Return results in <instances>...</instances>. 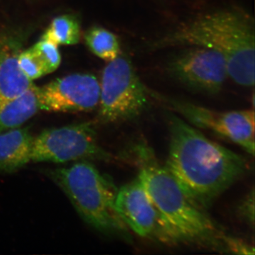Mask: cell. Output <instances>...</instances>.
<instances>
[{
    "mask_svg": "<svg viewBox=\"0 0 255 255\" xmlns=\"http://www.w3.org/2000/svg\"><path fill=\"white\" fill-rule=\"evenodd\" d=\"M168 155L164 166L188 197L208 209L225 191L244 176V157L210 140L187 121L167 116Z\"/></svg>",
    "mask_w": 255,
    "mask_h": 255,
    "instance_id": "cell-1",
    "label": "cell"
},
{
    "mask_svg": "<svg viewBox=\"0 0 255 255\" xmlns=\"http://www.w3.org/2000/svg\"><path fill=\"white\" fill-rule=\"evenodd\" d=\"M255 28L244 10L228 8L194 18L151 43L152 49L201 46L226 60L228 77L241 86L255 85Z\"/></svg>",
    "mask_w": 255,
    "mask_h": 255,
    "instance_id": "cell-2",
    "label": "cell"
},
{
    "mask_svg": "<svg viewBox=\"0 0 255 255\" xmlns=\"http://www.w3.org/2000/svg\"><path fill=\"white\" fill-rule=\"evenodd\" d=\"M140 179L152 204L158 211L174 244H196L222 252L224 233L191 201L153 151L147 145L134 147Z\"/></svg>",
    "mask_w": 255,
    "mask_h": 255,
    "instance_id": "cell-3",
    "label": "cell"
},
{
    "mask_svg": "<svg viewBox=\"0 0 255 255\" xmlns=\"http://www.w3.org/2000/svg\"><path fill=\"white\" fill-rule=\"evenodd\" d=\"M51 177L90 226L101 233L130 240L128 227L116 210L118 189L95 166L82 161L55 169L51 172Z\"/></svg>",
    "mask_w": 255,
    "mask_h": 255,
    "instance_id": "cell-4",
    "label": "cell"
},
{
    "mask_svg": "<svg viewBox=\"0 0 255 255\" xmlns=\"http://www.w3.org/2000/svg\"><path fill=\"white\" fill-rule=\"evenodd\" d=\"M108 63L100 82L98 120L104 124L117 123L138 117L150 105V90L125 55Z\"/></svg>",
    "mask_w": 255,
    "mask_h": 255,
    "instance_id": "cell-5",
    "label": "cell"
},
{
    "mask_svg": "<svg viewBox=\"0 0 255 255\" xmlns=\"http://www.w3.org/2000/svg\"><path fill=\"white\" fill-rule=\"evenodd\" d=\"M91 122L47 129L33 139L32 162L64 163L78 159L110 160Z\"/></svg>",
    "mask_w": 255,
    "mask_h": 255,
    "instance_id": "cell-6",
    "label": "cell"
},
{
    "mask_svg": "<svg viewBox=\"0 0 255 255\" xmlns=\"http://www.w3.org/2000/svg\"><path fill=\"white\" fill-rule=\"evenodd\" d=\"M150 96L182 115L194 127L211 130L241 146L251 155H254V110L218 112L189 102L168 98L152 91H150Z\"/></svg>",
    "mask_w": 255,
    "mask_h": 255,
    "instance_id": "cell-7",
    "label": "cell"
},
{
    "mask_svg": "<svg viewBox=\"0 0 255 255\" xmlns=\"http://www.w3.org/2000/svg\"><path fill=\"white\" fill-rule=\"evenodd\" d=\"M167 70L184 85L207 94L220 92L228 77L222 55L205 47L189 46L170 60Z\"/></svg>",
    "mask_w": 255,
    "mask_h": 255,
    "instance_id": "cell-8",
    "label": "cell"
},
{
    "mask_svg": "<svg viewBox=\"0 0 255 255\" xmlns=\"http://www.w3.org/2000/svg\"><path fill=\"white\" fill-rule=\"evenodd\" d=\"M115 207L126 226L137 236L175 245L138 177L119 189Z\"/></svg>",
    "mask_w": 255,
    "mask_h": 255,
    "instance_id": "cell-9",
    "label": "cell"
},
{
    "mask_svg": "<svg viewBox=\"0 0 255 255\" xmlns=\"http://www.w3.org/2000/svg\"><path fill=\"white\" fill-rule=\"evenodd\" d=\"M38 100L40 110L90 112L100 104V82L92 74L67 75L38 87Z\"/></svg>",
    "mask_w": 255,
    "mask_h": 255,
    "instance_id": "cell-10",
    "label": "cell"
},
{
    "mask_svg": "<svg viewBox=\"0 0 255 255\" xmlns=\"http://www.w3.org/2000/svg\"><path fill=\"white\" fill-rule=\"evenodd\" d=\"M30 30L21 27L0 31V104L19 97L33 85L18 65Z\"/></svg>",
    "mask_w": 255,
    "mask_h": 255,
    "instance_id": "cell-11",
    "label": "cell"
},
{
    "mask_svg": "<svg viewBox=\"0 0 255 255\" xmlns=\"http://www.w3.org/2000/svg\"><path fill=\"white\" fill-rule=\"evenodd\" d=\"M33 139L28 128L0 133V172L11 173L31 162Z\"/></svg>",
    "mask_w": 255,
    "mask_h": 255,
    "instance_id": "cell-12",
    "label": "cell"
},
{
    "mask_svg": "<svg viewBox=\"0 0 255 255\" xmlns=\"http://www.w3.org/2000/svg\"><path fill=\"white\" fill-rule=\"evenodd\" d=\"M39 110L38 87L33 85L19 97L0 104V133L21 127Z\"/></svg>",
    "mask_w": 255,
    "mask_h": 255,
    "instance_id": "cell-13",
    "label": "cell"
},
{
    "mask_svg": "<svg viewBox=\"0 0 255 255\" xmlns=\"http://www.w3.org/2000/svg\"><path fill=\"white\" fill-rule=\"evenodd\" d=\"M85 40L92 53L105 61H112L122 54L118 37L102 26L90 28L85 34Z\"/></svg>",
    "mask_w": 255,
    "mask_h": 255,
    "instance_id": "cell-14",
    "label": "cell"
},
{
    "mask_svg": "<svg viewBox=\"0 0 255 255\" xmlns=\"http://www.w3.org/2000/svg\"><path fill=\"white\" fill-rule=\"evenodd\" d=\"M81 38V26L75 15L65 14L53 18L41 38L60 45H75Z\"/></svg>",
    "mask_w": 255,
    "mask_h": 255,
    "instance_id": "cell-15",
    "label": "cell"
},
{
    "mask_svg": "<svg viewBox=\"0 0 255 255\" xmlns=\"http://www.w3.org/2000/svg\"><path fill=\"white\" fill-rule=\"evenodd\" d=\"M31 48L44 67L46 74L53 73L59 67L61 63V55L58 45L41 38Z\"/></svg>",
    "mask_w": 255,
    "mask_h": 255,
    "instance_id": "cell-16",
    "label": "cell"
},
{
    "mask_svg": "<svg viewBox=\"0 0 255 255\" xmlns=\"http://www.w3.org/2000/svg\"><path fill=\"white\" fill-rule=\"evenodd\" d=\"M18 65L26 78L31 81L47 75L44 67L31 48L21 52L18 56Z\"/></svg>",
    "mask_w": 255,
    "mask_h": 255,
    "instance_id": "cell-17",
    "label": "cell"
},
{
    "mask_svg": "<svg viewBox=\"0 0 255 255\" xmlns=\"http://www.w3.org/2000/svg\"><path fill=\"white\" fill-rule=\"evenodd\" d=\"M222 253L234 255H254L255 248L243 240L225 235L223 240Z\"/></svg>",
    "mask_w": 255,
    "mask_h": 255,
    "instance_id": "cell-18",
    "label": "cell"
},
{
    "mask_svg": "<svg viewBox=\"0 0 255 255\" xmlns=\"http://www.w3.org/2000/svg\"><path fill=\"white\" fill-rule=\"evenodd\" d=\"M239 214L252 227L255 224V192L252 189L239 206Z\"/></svg>",
    "mask_w": 255,
    "mask_h": 255,
    "instance_id": "cell-19",
    "label": "cell"
}]
</instances>
